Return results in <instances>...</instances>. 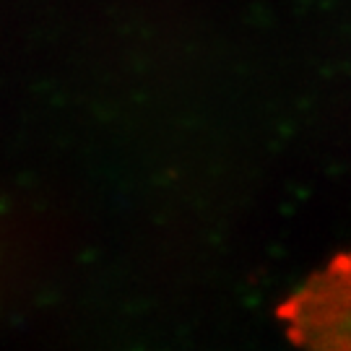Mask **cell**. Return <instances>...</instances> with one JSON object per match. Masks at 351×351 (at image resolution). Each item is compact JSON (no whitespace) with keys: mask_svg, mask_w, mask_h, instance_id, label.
<instances>
[{"mask_svg":"<svg viewBox=\"0 0 351 351\" xmlns=\"http://www.w3.org/2000/svg\"><path fill=\"white\" fill-rule=\"evenodd\" d=\"M297 351H351V252L307 278L281 310Z\"/></svg>","mask_w":351,"mask_h":351,"instance_id":"1","label":"cell"}]
</instances>
